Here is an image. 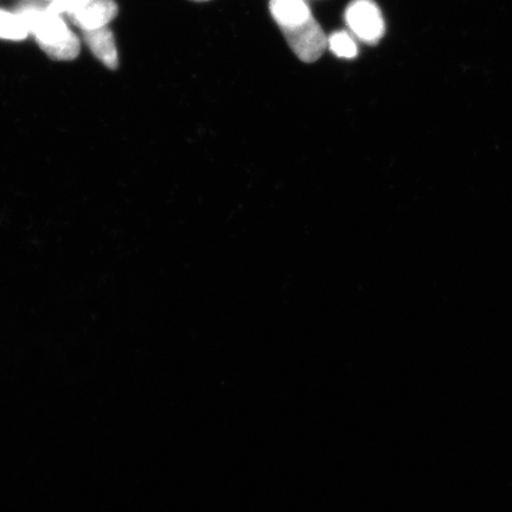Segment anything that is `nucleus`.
<instances>
[{"label":"nucleus","instance_id":"nucleus-7","mask_svg":"<svg viewBox=\"0 0 512 512\" xmlns=\"http://www.w3.org/2000/svg\"><path fill=\"white\" fill-rule=\"evenodd\" d=\"M28 35L27 25L19 14L0 10V38L9 41H22Z\"/></svg>","mask_w":512,"mask_h":512},{"label":"nucleus","instance_id":"nucleus-1","mask_svg":"<svg viewBox=\"0 0 512 512\" xmlns=\"http://www.w3.org/2000/svg\"><path fill=\"white\" fill-rule=\"evenodd\" d=\"M18 14L44 53L59 61H72L79 56V38L60 15L53 14L47 8L31 5L24 6Z\"/></svg>","mask_w":512,"mask_h":512},{"label":"nucleus","instance_id":"nucleus-10","mask_svg":"<svg viewBox=\"0 0 512 512\" xmlns=\"http://www.w3.org/2000/svg\"><path fill=\"white\" fill-rule=\"evenodd\" d=\"M194 2H208V0H194Z\"/></svg>","mask_w":512,"mask_h":512},{"label":"nucleus","instance_id":"nucleus-3","mask_svg":"<svg viewBox=\"0 0 512 512\" xmlns=\"http://www.w3.org/2000/svg\"><path fill=\"white\" fill-rule=\"evenodd\" d=\"M281 32L293 53L305 63L316 62L328 48V36L315 17L298 27L283 29Z\"/></svg>","mask_w":512,"mask_h":512},{"label":"nucleus","instance_id":"nucleus-11","mask_svg":"<svg viewBox=\"0 0 512 512\" xmlns=\"http://www.w3.org/2000/svg\"><path fill=\"white\" fill-rule=\"evenodd\" d=\"M51 2H53V0H51Z\"/></svg>","mask_w":512,"mask_h":512},{"label":"nucleus","instance_id":"nucleus-8","mask_svg":"<svg viewBox=\"0 0 512 512\" xmlns=\"http://www.w3.org/2000/svg\"><path fill=\"white\" fill-rule=\"evenodd\" d=\"M328 48L341 59H355L358 55L357 44L348 31L339 30L328 37Z\"/></svg>","mask_w":512,"mask_h":512},{"label":"nucleus","instance_id":"nucleus-4","mask_svg":"<svg viewBox=\"0 0 512 512\" xmlns=\"http://www.w3.org/2000/svg\"><path fill=\"white\" fill-rule=\"evenodd\" d=\"M117 15L118 5L114 0H87L67 16L76 27L91 31L107 27Z\"/></svg>","mask_w":512,"mask_h":512},{"label":"nucleus","instance_id":"nucleus-9","mask_svg":"<svg viewBox=\"0 0 512 512\" xmlns=\"http://www.w3.org/2000/svg\"><path fill=\"white\" fill-rule=\"evenodd\" d=\"M86 2L87 0H53L47 9L56 15H69L70 12L79 9Z\"/></svg>","mask_w":512,"mask_h":512},{"label":"nucleus","instance_id":"nucleus-2","mask_svg":"<svg viewBox=\"0 0 512 512\" xmlns=\"http://www.w3.org/2000/svg\"><path fill=\"white\" fill-rule=\"evenodd\" d=\"M344 18L352 34L370 46L379 43L386 32L382 12L374 0H352Z\"/></svg>","mask_w":512,"mask_h":512},{"label":"nucleus","instance_id":"nucleus-12","mask_svg":"<svg viewBox=\"0 0 512 512\" xmlns=\"http://www.w3.org/2000/svg\"><path fill=\"white\" fill-rule=\"evenodd\" d=\"M306 2H307V0H306Z\"/></svg>","mask_w":512,"mask_h":512},{"label":"nucleus","instance_id":"nucleus-5","mask_svg":"<svg viewBox=\"0 0 512 512\" xmlns=\"http://www.w3.org/2000/svg\"><path fill=\"white\" fill-rule=\"evenodd\" d=\"M270 11L280 30L298 27L313 17L306 0H270Z\"/></svg>","mask_w":512,"mask_h":512},{"label":"nucleus","instance_id":"nucleus-6","mask_svg":"<svg viewBox=\"0 0 512 512\" xmlns=\"http://www.w3.org/2000/svg\"><path fill=\"white\" fill-rule=\"evenodd\" d=\"M85 41L96 59L105 64L107 68L117 69L119 56L117 44H115L113 32L107 27L85 31Z\"/></svg>","mask_w":512,"mask_h":512}]
</instances>
